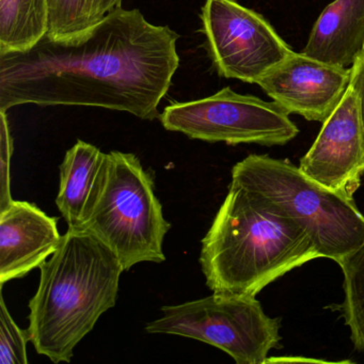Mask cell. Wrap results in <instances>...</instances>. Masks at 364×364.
<instances>
[{"label": "cell", "instance_id": "4", "mask_svg": "<svg viewBox=\"0 0 364 364\" xmlns=\"http://www.w3.org/2000/svg\"><path fill=\"white\" fill-rule=\"evenodd\" d=\"M231 182L306 230L321 257L340 265L364 242V216L355 199L319 184L289 161L249 155L234 166Z\"/></svg>", "mask_w": 364, "mask_h": 364}, {"label": "cell", "instance_id": "20", "mask_svg": "<svg viewBox=\"0 0 364 364\" xmlns=\"http://www.w3.org/2000/svg\"><path fill=\"white\" fill-rule=\"evenodd\" d=\"M122 0H93L91 25L101 22L110 12L121 8Z\"/></svg>", "mask_w": 364, "mask_h": 364}, {"label": "cell", "instance_id": "1", "mask_svg": "<svg viewBox=\"0 0 364 364\" xmlns=\"http://www.w3.org/2000/svg\"><path fill=\"white\" fill-rule=\"evenodd\" d=\"M178 40L169 27L122 7L77 35H46L29 50L0 55V112L92 106L154 120L180 65Z\"/></svg>", "mask_w": 364, "mask_h": 364}, {"label": "cell", "instance_id": "17", "mask_svg": "<svg viewBox=\"0 0 364 364\" xmlns=\"http://www.w3.org/2000/svg\"><path fill=\"white\" fill-rule=\"evenodd\" d=\"M26 330H22L12 318L3 294L0 297V363L27 364Z\"/></svg>", "mask_w": 364, "mask_h": 364}, {"label": "cell", "instance_id": "12", "mask_svg": "<svg viewBox=\"0 0 364 364\" xmlns=\"http://www.w3.org/2000/svg\"><path fill=\"white\" fill-rule=\"evenodd\" d=\"M364 48V0H334L317 18L302 54L351 68Z\"/></svg>", "mask_w": 364, "mask_h": 364}, {"label": "cell", "instance_id": "3", "mask_svg": "<svg viewBox=\"0 0 364 364\" xmlns=\"http://www.w3.org/2000/svg\"><path fill=\"white\" fill-rule=\"evenodd\" d=\"M317 257L318 251L306 230L231 182L202 240L199 261L210 291L257 296Z\"/></svg>", "mask_w": 364, "mask_h": 364}, {"label": "cell", "instance_id": "11", "mask_svg": "<svg viewBox=\"0 0 364 364\" xmlns=\"http://www.w3.org/2000/svg\"><path fill=\"white\" fill-rule=\"evenodd\" d=\"M61 240L57 217L31 202L12 200L0 210V284L41 267Z\"/></svg>", "mask_w": 364, "mask_h": 364}, {"label": "cell", "instance_id": "10", "mask_svg": "<svg viewBox=\"0 0 364 364\" xmlns=\"http://www.w3.org/2000/svg\"><path fill=\"white\" fill-rule=\"evenodd\" d=\"M349 82L350 68L293 52L257 85L287 114L323 123L340 103Z\"/></svg>", "mask_w": 364, "mask_h": 364}, {"label": "cell", "instance_id": "16", "mask_svg": "<svg viewBox=\"0 0 364 364\" xmlns=\"http://www.w3.org/2000/svg\"><path fill=\"white\" fill-rule=\"evenodd\" d=\"M48 31L53 39L71 37L92 27L93 0H48Z\"/></svg>", "mask_w": 364, "mask_h": 364}, {"label": "cell", "instance_id": "7", "mask_svg": "<svg viewBox=\"0 0 364 364\" xmlns=\"http://www.w3.org/2000/svg\"><path fill=\"white\" fill-rule=\"evenodd\" d=\"M167 131L230 146H285L299 134L289 114L274 102L236 93L227 87L197 101L176 103L159 114Z\"/></svg>", "mask_w": 364, "mask_h": 364}, {"label": "cell", "instance_id": "8", "mask_svg": "<svg viewBox=\"0 0 364 364\" xmlns=\"http://www.w3.org/2000/svg\"><path fill=\"white\" fill-rule=\"evenodd\" d=\"M201 31L217 73L257 84L294 52L263 16L235 0H206Z\"/></svg>", "mask_w": 364, "mask_h": 364}, {"label": "cell", "instance_id": "13", "mask_svg": "<svg viewBox=\"0 0 364 364\" xmlns=\"http://www.w3.org/2000/svg\"><path fill=\"white\" fill-rule=\"evenodd\" d=\"M106 163V153L82 140L65 153L56 204L68 229L77 230L88 214L101 189Z\"/></svg>", "mask_w": 364, "mask_h": 364}, {"label": "cell", "instance_id": "6", "mask_svg": "<svg viewBox=\"0 0 364 364\" xmlns=\"http://www.w3.org/2000/svg\"><path fill=\"white\" fill-rule=\"evenodd\" d=\"M161 311L163 316L149 323L146 332L201 341L237 364L265 363L280 345V319L268 316L255 296L214 293Z\"/></svg>", "mask_w": 364, "mask_h": 364}, {"label": "cell", "instance_id": "2", "mask_svg": "<svg viewBox=\"0 0 364 364\" xmlns=\"http://www.w3.org/2000/svg\"><path fill=\"white\" fill-rule=\"evenodd\" d=\"M40 270L39 287L29 301V341L54 363L71 362L78 343L116 306L124 269L97 236L68 229Z\"/></svg>", "mask_w": 364, "mask_h": 364}, {"label": "cell", "instance_id": "9", "mask_svg": "<svg viewBox=\"0 0 364 364\" xmlns=\"http://www.w3.org/2000/svg\"><path fill=\"white\" fill-rule=\"evenodd\" d=\"M299 168L319 184L353 199L364 174V127L350 85L300 159Z\"/></svg>", "mask_w": 364, "mask_h": 364}, {"label": "cell", "instance_id": "15", "mask_svg": "<svg viewBox=\"0 0 364 364\" xmlns=\"http://www.w3.org/2000/svg\"><path fill=\"white\" fill-rule=\"evenodd\" d=\"M344 301L341 304L345 325L355 348L364 351V242L342 263Z\"/></svg>", "mask_w": 364, "mask_h": 364}, {"label": "cell", "instance_id": "18", "mask_svg": "<svg viewBox=\"0 0 364 364\" xmlns=\"http://www.w3.org/2000/svg\"><path fill=\"white\" fill-rule=\"evenodd\" d=\"M0 133H1V156H0V170H1V191H0V210L6 208L12 201L10 191V161L14 152V140L10 135L6 112H0Z\"/></svg>", "mask_w": 364, "mask_h": 364}, {"label": "cell", "instance_id": "14", "mask_svg": "<svg viewBox=\"0 0 364 364\" xmlns=\"http://www.w3.org/2000/svg\"><path fill=\"white\" fill-rule=\"evenodd\" d=\"M48 31V0H0V55L29 50Z\"/></svg>", "mask_w": 364, "mask_h": 364}, {"label": "cell", "instance_id": "19", "mask_svg": "<svg viewBox=\"0 0 364 364\" xmlns=\"http://www.w3.org/2000/svg\"><path fill=\"white\" fill-rule=\"evenodd\" d=\"M355 95L359 104L360 116L364 127V48L361 50L355 63L350 68V82H349Z\"/></svg>", "mask_w": 364, "mask_h": 364}, {"label": "cell", "instance_id": "5", "mask_svg": "<svg viewBox=\"0 0 364 364\" xmlns=\"http://www.w3.org/2000/svg\"><path fill=\"white\" fill-rule=\"evenodd\" d=\"M170 229L151 172L136 155L107 153L99 195L77 230L97 236L127 272L142 262H165L164 240Z\"/></svg>", "mask_w": 364, "mask_h": 364}]
</instances>
